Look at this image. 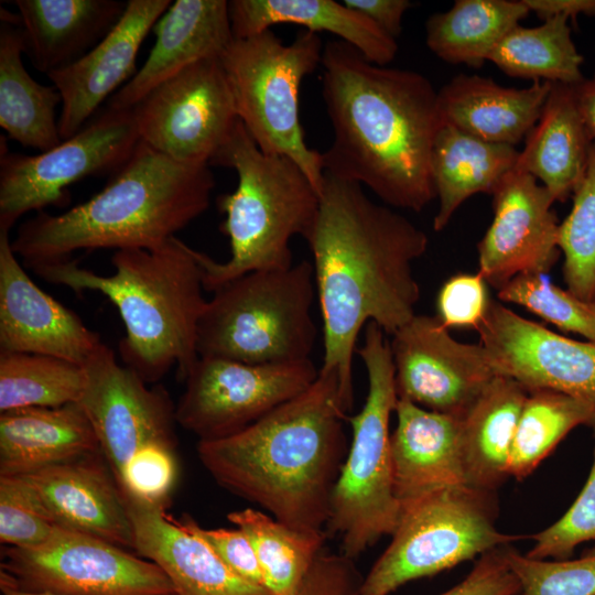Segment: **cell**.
Returning <instances> with one entry per match:
<instances>
[{"label":"cell","instance_id":"obj_28","mask_svg":"<svg viewBox=\"0 0 595 595\" xmlns=\"http://www.w3.org/2000/svg\"><path fill=\"white\" fill-rule=\"evenodd\" d=\"M235 39H245L275 24H295L306 31L328 32L360 52L370 63L387 66L397 55L396 39L361 13L334 0L228 1Z\"/></svg>","mask_w":595,"mask_h":595},{"label":"cell","instance_id":"obj_19","mask_svg":"<svg viewBox=\"0 0 595 595\" xmlns=\"http://www.w3.org/2000/svg\"><path fill=\"white\" fill-rule=\"evenodd\" d=\"M0 230V353L58 357L80 366L102 343L80 317L25 272Z\"/></svg>","mask_w":595,"mask_h":595},{"label":"cell","instance_id":"obj_8","mask_svg":"<svg viewBox=\"0 0 595 595\" xmlns=\"http://www.w3.org/2000/svg\"><path fill=\"white\" fill-rule=\"evenodd\" d=\"M368 379L361 410L347 416L351 441L335 485L326 534L340 539V553L355 560L396 530L401 504L396 497L389 423L398 394L390 343L375 322L365 326L356 349Z\"/></svg>","mask_w":595,"mask_h":595},{"label":"cell","instance_id":"obj_35","mask_svg":"<svg viewBox=\"0 0 595 595\" xmlns=\"http://www.w3.org/2000/svg\"><path fill=\"white\" fill-rule=\"evenodd\" d=\"M227 519L248 537L271 595H293L324 549L325 531L293 529L267 513L246 508Z\"/></svg>","mask_w":595,"mask_h":595},{"label":"cell","instance_id":"obj_47","mask_svg":"<svg viewBox=\"0 0 595 595\" xmlns=\"http://www.w3.org/2000/svg\"><path fill=\"white\" fill-rule=\"evenodd\" d=\"M509 545L479 556L468 575L441 595H520V585L507 559Z\"/></svg>","mask_w":595,"mask_h":595},{"label":"cell","instance_id":"obj_36","mask_svg":"<svg viewBox=\"0 0 595 595\" xmlns=\"http://www.w3.org/2000/svg\"><path fill=\"white\" fill-rule=\"evenodd\" d=\"M595 426V408L586 401L551 390L528 392L511 447L508 473L528 477L578 425Z\"/></svg>","mask_w":595,"mask_h":595},{"label":"cell","instance_id":"obj_14","mask_svg":"<svg viewBox=\"0 0 595 595\" xmlns=\"http://www.w3.org/2000/svg\"><path fill=\"white\" fill-rule=\"evenodd\" d=\"M131 110L141 141L193 165L210 166L239 120L220 58L187 66L151 89Z\"/></svg>","mask_w":595,"mask_h":595},{"label":"cell","instance_id":"obj_51","mask_svg":"<svg viewBox=\"0 0 595 595\" xmlns=\"http://www.w3.org/2000/svg\"><path fill=\"white\" fill-rule=\"evenodd\" d=\"M1 595H55L48 593L26 592L0 582Z\"/></svg>","mask_w":595,"mask_h":595},{"label":"cell","instance_id":"obj_21","mask_svg":"<svg viewBox=\"0 0 595 595\" xmlns=\"http://www.w3.org/2000/svg\"><path fill=\"white\" fill-rule=\"evenodd\" d=\"M100 454L21 476L56 526L134 550L133 529L125 498L115 477L97 458Z\"/></svg>","mask_w":595,"mask_h":595},{"label":"cell","instance_id":"obj_20","mask_svg":"<svg viewBox=\"0 0 595 595\" xmlns=\"http://www.w3.org/2000/svg\"><path fill=\"white\" fill-rule=\"evenodd\" d=\"M170 0H129L111 31L83 57L46 76L62 96L58 131L62 140L87 125L99 106L137 73L140 46Z\"/></svg>","mask_w":595,"mask_h":595},{"label":"cell","instance_id":"obj_29","mask_svg":"<svg viewBox=\"0 0 595 595\" xmlns=\"http://www.w3.org/2000/svg\"><path fill=\"white\" fill-rule=\"evenodd\" d=\"M592 142L573 86L554 83L513 169L540 181L555 202H565L584 177Z\"/></svg>","mask_w":595,"mask_h":595},{"label":"cell","instance_id":"obj_44","mask_svg":"<svg viewBox=\"0 0 595 595\" xmlns=\"http://www.w3.org/2000/svg\"><path fill=\"white\" fill-rule=\"evenodd\" d=\"M489 301L486 281L480 273L451 277L437 294V317L446 327H473L482 324Z\"/></svg>","mask_w":595,"mask_h":595},{"label":"cell","instance_id":"obj_37","mask_svg":"<svg viewBox=\"0 0 595 595\" xmlns=\"http://www.w3.org/2000/svg\"><path fill=\"white\" fill-rule=\"evenodd\" d=\"M83 366L48 355L0 353V412L77 403Z\"/></svg>","mask_w":595,"mask_h":595},{"label":"cell","instance_id":"obj_26","mask_svg":"<svg viewBox=\"0 0 595 595\" xmlns=\"http://www.w3.org/2000/svg\"><path fill=\"white\" fill-rule=\"evenodd\" d=\"M24 53L45 73L76 62L117 24L127 2L116 0H15Z\"/></svg>","mask_w":595,"mask_h":595},{"label":"cell","instance_id":"obj_27","mask_svg":"<svg viewBox=\"0 0 595 595\" xmlns=\"http://www.w3.org/2000/svg\"><path fill=\"white\" fill-rule=\"evenodd\" d=\"M100 453L78 403L0 412V475H24Z\"/></svg>","mask_w":595,"mask_h":595},{"label":"cell","instance_id":"obj_12","mask_svg":"<svg viewBox=\"0 0 595 595\" xmlns=\"http://www.w3.org/2000/svg\"><path fill=\"white\" fill-rule=\"evenodd\" d=\"M1 137L0 230L31 210L66 202L71 184L118 171L140 141L131 109L108 108L73 137L36 155L13 153Z\"/></svg>","mask_w":595,"mask_h":595},{"label":"cell","instance_id":"obj_22","mask_svg":"<svg viewBox=\"0 0 595 595\" xmlns=\"http://www.w3.org/2000/svg\"><path fill=\"white\" fill-rule=\"evenodd\" d=\"M154 45L134 76L108 100V108L131 109L151 89L187 66L220 58L234 41L225 0H176L153 26Z\"/></svg>","mask_w":595,"mask_h":595},{"label":"cell","instance_id":"obj_48","mask_svg":"<svg viewBox=\"0 0 595 595\" xmlns=\"http://www.w3.org/2000/svg\"><path fill=\"white\" fill-rule=\"evenodd\" d=\"M343 2L368 18L393 39L400 35L402 19L412 7V2L409 0H345Z\"/></svg>","mask_w":595,"mask_h":595},{"label":"cell","instance_id":"obj_11","mask_svg":"<svg viewBox=\"0 0 595 595\" xmlns=\"http://www.w3.org/2000/svg\"><path fill=\"white\" fill-rule=\"evenodd\" d=\"M0 582L55 595H175L155 563L60 526L42 543L3 547Z\"/></svg>","mask_w":595,"mask_h":595},{"label":"cell","instance_id":"obj_39","mask_svg":"<svg viewBox=\"0 0 595 595\" xmlns=\"http://www.w3.org/2000/svg\"><path fill=\"white\" fill-rule=\"evenodd\" d=\"M500 301L521 305L564 332L595 342V303L553 284L544 273L520 274L498 290Z\"/></svg>","mask_w":595,"mask_h":595},{"label":"cell","instance_id":"obj_6","mask_svg":"<svg viewBox=\"0 0 595 595\" xmlns=\"http://www.w3.org/2000/svg\"><path fill=\"white\" fill-rule=\"evenodd\" d=\"M210 165L234 169L238 184L218 198L230 258L217 262L198 251L205 290L252 271L292 267L291 239L307 240L320 210V194L304 171L288 156L262 152L240 120Z\"/></svg>","mask_w":595,"mask_h":595},{"label":"cell","instance_id":"obj_18","mask_svg":"<svg viewBox=\"0 0 595 595\" xmlns=\"http://www.w3.org/2000/svg\"><path fill=\"white\" fill-rule=\"evenodd\" d=\"M491 196L494 218L477 245L478 273L497 291L517 275L547 274L561 253L552 195L513 169Z\"/></svg>","mask_w":595,"mask_h":595},{"label":"cell","instance_id":"obj_7","mask_svg":"<svg viewBox=\"0 0 595 595\" xmlns=\"http://www.w3.org/2000/svg\"><path fill=\"white\" fill-rule=\"evenodd\" d=\"M312 262L258 270L213 291L201 316L196 351L202 358L246 364L311 359L317 328Z\"/></svg>","mask_w":595,"mask_h":595},{"label":"cell","instance_id":"obj_49","mask_svg":"<svg viewBox=\"0 0 595 595\" xmlns=\"http://www.w3.org/2000/svg\"><path fill=\"white\" fill-rule=\"evenodd\" d=\"M530 12L542 21L555 15L575 19L577 15H595V0H522Z\"/></svg>","mask_w":595,"mask_h":595},{"label":"cell","instance_id":"obj_32","mask_svg":"<svg viewBox=\"0 0 595 595\" xmlns=\"http://www.w3.org/2000/svg\"><path fill=\"white\" fill-rule=\"evenodd\" d=\"M22 53L19 25L1 21L0 126L22 145L44 152L63 141L56 118L62 96L55 86L42 85L28 73Z\"/></svg>","mask_w":595,"mask_h":595},{"label":"cell","instance_id":"obj_4","mask_svg":"<svg viewBox=\"0 0 595 595\" xmlns=\"http://www.w3.org/2000/svg\"><path fill=\"white\" fill-rule=\"evenodd\" d=\"M209 167L176 162L140 140L99 193L63 214L39 212L21 224L12 250L31 266L78 250L160 247L208 209Z\"/></svg>","mask_w":595,"mask_h":595},{"label":"cell","instance_id":"obj_50","mask_svg":"<svg viewBox=\"0 0 595 595\" xmlns=\"http://www.w3.org/2000/svg\"><path fill=\"white\" fill-rule=\"evenodd\" d=\"M575 101L586 131L595 140V72L591 78H584L573 86Z\"/></svg>","mask_w":595,"mask_h":595},{"label":"cell","instance_id":"obj_24","mask_svg":"<svg viewBox=\"0 0 595 595\" xmlns=\"http://www.w3.org/2000/svg\"><path fill=\"white\" fill-rule=\"evenodd\" d=\"M391 434L394 494L401 505L466 485L461 452L462 418L398 398Z\"/></svg>","mask_w":595,"mask_h":595},{"label":"cell","instance_id":"obj_45","mask_svg":"<svg viewBox=\"0 0 595 595\" xmlns=\"http://www.w3.org/2000/svg\"><path fill=\"white\" fill-rule=\"evenodd\" d=\"M180 522L201 537L234 573L249 583L264 587L256 552L242 530L205 529L190 516L182 517Z\"/></svg>","mask_w":595,"mask_h":595},{"label":"cell","instance_id":"obj_46","mask_svg":"<svg viewBox=\"0 0 595 595\" xmlns=\"http://www.w3.org/2000/svg\"><path fill=\"white\" fill-rule=\"evenodd\" d=\"M363 580L353 559L323 549L293 595H359Z\"/></svg>","mask_w":595,"mask_h":595},{"label":"cell","instance_id":"obj_41","mask_svg":"<svg viewBox=\"0 0 595 595\" xmlns=\"http://www.w3.org/2000/svg\"><path fill=\"white\" fill-rule=\"evenodd\" d=\"M56 527L21 475H0V541L3 547L42 543Z\"/></svg>","mask_w":595,"mask_h":595},{"label":"cell","instance_id":"obj_16","mask_svg":"<svg viewBox=\"0 0 595 595\" xmlns=\"http://www.w3.org/2000/svg\"><path fill=\"white\" fill-rule=\"evenodd\" d=\"M85 387L77 402L96 434L117 480L127 463L153 443L175 444V407L167 392L148 387L101 343L83 366Z\"/></svg>","mask_w":595,"mask_h":595},{"label":"cell","instance_id":"obj_10","mask_svg":"<svg viewBox=\"0 0 595 595\" xmlns=\"http://www.w3.org/2000/svg\"><path fill=\"white\" fill-rule=\"evenodd\" d=\"M493 494L462 485L401 505L391 542L363 580L359 595H390L408 582L522 539L497 529Z\"/></svg>","mask_w":595,"mask_h":595},{"label":"cell","instance_id":"obj_31","mask_svg":"<svg viewBox=\"0 0 595 595\" xmlns=\"http://www.w3.org/2000/svg\"><path fill=\"white\" fill-rule=\"evenodd\" d=\"M518 156L516 147L486 142L442 123L431 156L432 180L439 199L433 229L443 230L470 196L491 195L513 170Z\"/></svg>","mask_w":595,"mask_h":595},{"label":"cell","instance_id":"obj_3","mask_svg":"<svg viewBox=\"0 0 595 595\" xmlns=\"http://www.w3.org/2000/svg\"><path fill=\"white\" fill-rule=\"evenodd\" d=\"M338 372L320 369L302 393L245 430L198 441L197 455L214 480L278 521L325 531L348 444Z\"/></svg>","mask_w":595,"mask_h":595},{"label":"cell","instance_id":"obj_17","mask_svg":"<svg viewBox=\"0 0 595 595\" xmlns=\"http://www.w3.org/2000/svg\"><path fill=\"white\" fill-rule=\"evenodd\" d=\"M499 376L528 392L551 390L595 408V342H578L489 301L477 328Z\"/></svg>","mask_w":595,"mask_h":595},{"label":"cell","instance_id":"obj_25","mask_svg":"<svg viewBox=\"0 0 595 595\" xmlns=\"http://www.w3.org/2000/svg\"><path fill=\"white\" fill-rule=\"evenodd\" d=\"M552 83L505 87L489 77L458 74L437 91L443 125L490 143L516 147L539 120Z\"/></svg>","mask_w":595,"mask_h":595},{"label":"cell","instance_id":"obj_15","mask_svg":"<svg viewBox=\"0 0 595 595\" xmlns=\"http://www.w3.org/2000/svg\"><path fill=\"white\" fill-rule=\"evenodd\" d=\"M447 329L437 316L415 314L391 335L396 389L398 398L463 418L499 375L485 346Z\"/></svg>","mask_w":595,"mask_h":595},{"label":"cell","instance_id":"obj_1","mask_svg":"<svg viewBox=\"0 0 595 595\" xmlns=\"http://www.w3.org/2000/svg\"><path fill=\"white\" fill-rule=\"evenodd\" d=\"M323 321V370H336L347 411L354 403L353 355L364 326L392 335L415 315L420 286L413 262L426 234L355 182L325 173L315 226L307 238Z\"/></svg>","mask_w":595,"mask_h":595},{"label":"cell","instance_id":"obj_43","mask_svg":"<svg viewBox=\"0 0 595 595\" xmlns=\"http://www.w3.org/2000/svg\"><path fill=\"white\" fill-rule=\"evenodd\" d=\"M531 539L534 544L526 555L537 560L570 559L581 543L595 540V445L591 470L576 499L559 520Z\"/></svg>","mask_w":595,"mask_h":595},{"label":"cell","instance_id":"obj_9","mask_svg":"<svg viewBox=\"0 0 595 595\" xmlns=\"http://www.w3.org/2000/svg\"><path fill=\"white\" fill-rule=\"evenodd\" d=\"M323 42L303 30L284 44L271 29L234 39L221 55L238 119L267 154L293 160L320 196L325 171L322 153L307 147L300 122V87L321 65Z\"/></svg>","mask_w":595,"mask_h":595},{"label":"cell","instance_id":"obj_42","mask_svg":"<svg viewBox=\"0 0 595 595\" xmlns=\"http://www.w3.org/2000/svg\"><path fill=\"white\" fill-rule=\"evenodd\" d=\"M177 476L175 444L153 443L131 457L116 483L126 498L166 507Z\"/></svg>","mask_w":595,"mask_h":595},{"label":"cell","instance_id":"obj_2","mask_svg":"<svg viewBox=\"0 0 595 595\" xmlns=\"http://www.w3.org/2000/svg\"><path fill=\"white\" fill-rule=\"evenodd\" d=\"M321 66L333 129L325 173L366 186L389 207L421 212L436 198L431 156L442 120L432 83L370 63L338 39L324 45Z\"/></svg>","mask_w":595,"mask_h":595},{"label":"cell","instance_id":"obj_40","mask_svg":"<svg viewBox=\"0 0 595 595\" xmlns=\"http://www.w3.org/2000/svg\"><path fill=\"white\" fill-rule=\"evenodd\" d=\"M520 595H595V551L578 559L537 560L508 547Z\"/></svg>","mask_w":595,"mask_h":595},{"label":"cell","instance_id":"obj_13","mask_svg":"<svg viewBox=\"0 0 595 595\" xmlns=\"http://www.w3.org/2000/svg\"><path fill=\"white\" fill-rule=\"evenodd\" d=\"M318 372L311 359L246 364L198 357L184 379L176 423L198 441L230 436L305 391Z\"/></svg>","mask_w":595,"mask_h":595},{"label":"cell","instance_id":"obj_33","mask_svg":"<svg viewBox=\"0 0 595 595\" xmlns=\"http://www.w3.org/2000/svg\"><path fill=\"white\" fill-rule=\"evenodd\" d=\"M529 13L522 0H456L428 19L425 43L446 63L479 68Z\"/></svg>","mask_w":595,"mask_h":595},{"label":"cell","instance_id":"obj_30","mask_svg":"<svg viewBox=\"0 0 595 595\" xmlns=\"http://www.w3.org/2000/svg\"><path fill=\"white\" fill-rule=\"evenodd\" d=\"M528 391L511 378L496 377L462 418L461 452L466 485L495 493L508 467Z\"/></svg>","mask_w":595,"mask_h":595},{"label":"cell","instance_id":"obj_5","mask_svg":"<svg viewBox=\"0 0 595 595\" xmlns=\"http://www.w3.org/2000/svg\"><path fill=\"white\" fill-rule=\"evenodd\" d=\"M110 261V275L68 259L28 267L47 282L107 296L126 328L121 360L147 383L173 367L184 380L198 359L197 327L207 304L198 251L173 237L153 249L116 250Z\"/></svg>","mask_w":595,"mask_h":595},{"label":"cell","instance_id":"obj_38","mask_svg":"<svg viewBox=\"0 0 595 595\" xmlns=\"http://www.w3.org/2000/svg\"><path fill=\"white\" fill-rule=\"evenodd\" d=\"M572 196V209L559 228L563 278L575 296L595 303V140L584 177Z\"/></svg>","mask_w":595,"mask_h":595},{"label":"cell","instance_id":"obj_34","mask_svg":"<svg viewBox=\"0 0 595 595\" xmlns=\"http://www.w3.org/2000/svg\"><path fill=\"white\" fill-rule=\"evenodd\" d=\"M569 21L566 17L555 15L538 26L517 25L496 45L488 62L509 77L580 84L585 78L584 58L573 42Z\"/></svg>","mask_w":595,"mask_h":595},{"label":"cell","instance_id":"obj_23","mask_svg":"<svg viewBox=\"0 0 595 595\" xmlns=\"http://www.w3.org/2000/svg\"><path fill=\"white\" fill-rule=\"evenodd\" d=\"M123 498L134 551L165 573L175 595H271L234 573L201 537L169 515L166 507Z\"/></svg>","mask_w":595,"mask_h":595}]
</instances>
